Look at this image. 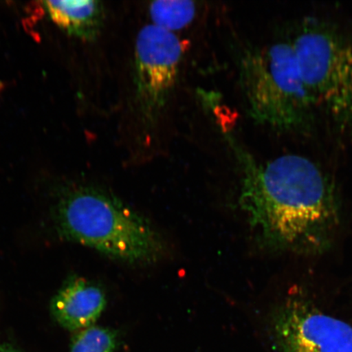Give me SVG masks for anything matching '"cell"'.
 I'll return each instance as SVG.
<instances>
[{
  "label": "cell",
  "mask_w": 352,
  "mask_h": 352,
  "mask_svg": "<svg viewBox=\"0 0 352 352\" xmlns=\"http://www.w3.org/2000/svg\"><path fill=\"white\" fill-rule=\"evenodd\" d=\"M241 170V208L261 241L274 248L312 252L327 244L338 223L333 184L298 154L255 160L226 132Z\"/></svg>",
  "instance_id": "1"
},
{
  "label": "cell",
  "mask_w": 352,
  "mask_h": 352,
  "mask_svg": "<svg viewBox=\"0 0 352 352\" xmlns=\"http://www.w3.org/2000/svg\"><path fill=\"white\" fill-rule=\"evenodd\" d=\"M55 221L61 236L130 263L157 261L164 245L146 220L117 198L80 187L57 202Z\"/></svg>",
  "instance_id": "2"
},
{
  "label": "cell",
  "mask_w": 352,
  "mask_h": 352,
  "mask_svg": "<svg viewBox=\"0 0 352 352\" xmlns=\"http://www.w3.org/2000/svg\"><path fill=\"white\" fill-rule=\"evenodd\" d=\"M240 82L250 118L281 132L314 129V100L303 82L289 38L249 47L239 59Z\"/></svg>",
  "instance_id": "3"
},
{
  "label": "cell",
  "mask_w": 352,
  "mask_h": 352,
  "mask_svg": "<svg viewBox=\"0 0 352 352\" xmlns=\"http://www.w3.org/2000/svg\"><path fill=\"white\" fill-rule=\"evenodd\" d=\"M288 38L316 109L346 129L352 123V42L337 26L315 17L299 22Z\"/></svg>",
  "instance_id": "4"
},
{
  "label": "cell",
  "mask_w": 352,
  "mask_h": 352,
  "mask_svg": "<svg viewBox=\"0 0 352 352\" xmlns=\"http://www.w3.org/2000/svg\"><path fill=\"white\" fill-rule=\"evenodd\" d=\"M184 43L173 32L152 24L136 38L134 54L135 101L144 124H156L177 82Z\"/></svg>",
  "instance_id": "5"
},
{
  "label": "cell",
  "mask_w": 352,
  "mask_h": 352,
  "mask_svg": "<svg viewBox=\"0 0 352 352\" xmlns=\"http://www.w3.org/2000/svg\"><path fill=\"white\" fill-rule=\"evenodd\" d=\"M277 352H352L351 325L301 298H289L271 320Z\"/></svg>",
  "instance_id": "6"
},
{
  "label": "cell",
  "mask_w": 352,
  "mask_h": 352,
  "mask_svg": "<svg viewBox=\"0 0 352 352\" xmlns=\"http://www.w3.org/2000/svg\"><path fill=\"white\" fill-rule=\"evenodd\" d=\"M105 305L102 289L81 277L73 276L52 298L50 311L61 327L76 333L94 325Z\"/></svg>",
  "instance_id": "7"
},
{
  "label": "cell",
  "mask_w": 352,
  "mask_h": 352,
  "mask_svg": "<svg viewBox=\"0 0 352 352\" xmlns=\"http://www.w3.org/2000/svg\"><path fill=\"white\" fill-rule=\"evenodd\" d=\"M43 4L50 19L73 36L94 41L102 29L104 8L99 1H46Z\"/></svg>",
  "instance_id": "8"
},
{
  "label": "cell",
  "mask_w": 352,
  "mask_h": 352,
  "mask_svg": "<svg viewBox=\"0 0 352 352\" xmlns=\"http://www.w3.org/2000/svg\"><path fill=\"white\" fill-rule=\"evenodd\" d=\"M152 25L173 32L191 23L197 13L196 3L186 0H160L148 8Z\"/></svg>",
  "instance_id": "9"
},
{
  "label": "cell",
  "mask_w": 352,
  "mask_h": 352,
  "mask_svg": "<svg viewBox=\"0 0 352 352\" xmlns=\"http://www.w3.org/2000/svg\"><path fill=\"white\" fill-rule=\"evenodd\" d=\"M118 345L116 331L92 325L74 333L69 352H116Z\"/></svg>",
  "instance_id": "10"
},
{
  "label": "cell",
  "mask_w": 352,
  "mask_h": 352,
  "mask_svg": "<svg viewBox=\"0 0 352 352\" xmlns=\"http://www.w3.org/2000/svg\"><path fill=\"white\" fill-rule=\"evenodd\" d=\"M0 352H22L8 343L0 342Z\"/></svg>",
  "instance_id": "11"
}]
</instances>
